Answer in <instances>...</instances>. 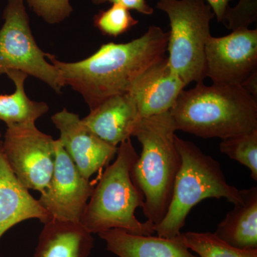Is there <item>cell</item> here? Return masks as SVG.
Here are the masks:
<instances>
[{
    "instance_id": "1",
    "label": "cell",
    "mask_w": 257,
    "mask_h": 257,
    "mask_svg": "<svg viewBox=\"0 0 257 257\" xmlns=\"http://www.w3.org/2000/svg\"><path fill=\"white\" fill-rule=\"evenodd\" d=\"M169 32L152 25L143 35L126 43L104 44L93 55L78 62H62L49 54L64 87L82 96L89 109L108 98L130 92L134 83L165 57Z\"/></svg>"
},
{
    "instance_id": "2",
    "label": "cell",
    "mask_w": 257,
    "mask_h": 257,
    "mask_svg": "<svg viewBox=\"0 0 257 257\" xmlns=\"http://www.w3.org/2000/svg\"><path fill=\"white\" fill-rule=\"evenodd\" d=\"M176 130L199 138H230L257 128V100L241 85L197 83L170 109Z\"/></svg>"
},
{
    "instance_id": "3",
    "label": "cell",
    "mask_w": 257,
    "mask_h": 257,
    "mask_svg": "<svg viewBox=\"0 0 257 257\" xmlns=\"http://www.w3.org/2000/svg\"><path fill=\"white\" fill-rule=\"evenodd\" d=\"M176 131L170 111L140 118L134 128L133 136L143 151L134 164L132 178L144 195V214L155 226L167 214L182 165Z\"/></svg>"
},
{
    "instance_id": "4",
    "label": "cell",
    "mask_w": 257,
    "mask_h": 257,
    "mask_svg": "<svg viewBox=\"0 0 257 257\" xmlns=\"http://www.w3.org/2000/svg\"><path fill=\"white\" fill-rule=\"evenodd\" d=\"M139 157L131 138L119 145L116 160L106 167L93 189L80 224L91 234L112 229L132 234H155V224L137 219L135 211L143 207L144 195L134 183L132 170Z\"/></svg>"
},
{
    "instance_id": "5",
    "label": "cell",
    "mask_w": 257,
    "mask_h": 257,
    "mask_svg": "<svg viewBox=\"0 0 257 257\" xmlns=\"http://www.w3.org/2000/svg\"><path fill=\"white\" fill-rule=\"evenodd\" d=\"M175 144L182 158L176 178L172 201L163 220L155 226L157 236L175 238L191 209L207 198H224L238 204L242 202L241 192L228 183L217 161L204 153L194 143L175 136Z\"/></svg>"
},
{
    "instance_id": "6",
    "label": "cell",
    "mask_w": 257,
    "mask_h": 257,
    "mask_svg": "<svg viewBox=\"0 0 257 257\" xmlns=\"http://www.w3.org/2000/svg\"><path fill=\"white\" fill-rule=\"evenodd\" d=\"M156 8L170 20L167 51L171 71L186 84L206 78L205 47L215 17L204 0H159Z\"/></svg>"
},
{
    "instance_id": "7",
    "label": "cell",
    "mask_w": 257,
    "mask_h": 257,
    "mask_svg": "<svg viewBox=\"0 0 257 257\" xmlns=\"http://www.w3.org/2000/svg\"><path fill=\"white\" fill-rule=\"evenodd\" d=\"M0 29V77L10 70L20 71L48 85L57 94L64 87L58 69L47 60L49 53L38 46L25 0H8Z\"/></svg>"
},
{
    "instance_id": "8",
    "label": "cell",
    "mask_w": 257,
    "mask_h": 257,
    "mask_svg": "<svg viewBox=\"0 0 257 257\" xmlns=\"http://www.w3.org/2000/svg\"><path fill=\"white\" fill-rule=\"evenodd\" d=\"M3 148L10 167L28 189L42 193L50 184L55 163V140L35 123L8 126Z\"/></svg>"
},
{
    "instance_id": "9",
    "label": "cell",
    "mask_w": 257,
    "mask_h": 257,
    "mask_svg": "<svg viewBox=\"0 0 257 257\" xmlns=\"http://www.w3.org/2000/svg\"><path fill=\"white\" fill-rule=\"evenodd\" d=\"M55 150L53 174L39 202L52 219L80 223L94 186L81 175L58 140Z\"/></svg>"
},
{
    "instance_id": "10",
    "label": "cell",
    "mask_w": 257,
    "mask_h": 257,
    "mask_svg": "<svg viewBox=\"0 0 257 257\" xmlns=\"http://www.w3.org/2000/svg\"><path fill=\"white\" fill-rule=\"evenodd\" d=\"M206 77L213 84L241 85L257 69V30H232L211 36L205 47Z\"/></svg>"
},
{
    "instance_id": "11",
    "label": "cell",
    "mask_w": 257,
    "mask_h": 257,
    "mask_svg": "<svg viewBox=\"0 0 257 257\" xmlns=\"http://www.w3.org/2000/svg\"><path fill=\"white\" fill-rule=\"evenodd\" d=\"M52 121L60 131L61 145L84 178L89 179L108 166L116 155L118 147L96 136L83 124L79 114L64 108L52 116Z\"/></svg>"
},
{
    "instance_id": "12",
    "label": "cell",
    "mask_w": 257,
    "mask_h": 257,
    "mask_svg": "<svg viewBox=\"0 0 257 257\" xmlns=\"http://www.w3.org/2000/svg\"><path fill=\"white\" fill-rule=\"evenodd\" d=\"M186 87L171 71L165 57L137 79L128 94L135 101L140 118L148 117L170 111Z\"/></svg>"
},
{
    "instance_id": "13",
    "label": "cell",
    "mask_w": 257,
    "mask_h": 257,
    "mask_svg": "<svg viewBox=\"0 0 257 257\" xmlns=\"http://www.w3.org/2000/svg\"><path fill=\"white\" fill-rule=\"evenodd\" d=\"M31 219H39L44 224L52 220L38 199L32 197L12 170L0 140V239L13 226Z\"/></svg>"
},
{
    "instance_id": "14",
    "label": "cell",
    "mask_w": 257,
    "mask_h": 257,
    "mask_svg": "<svg viewBox=\"0 0 257 257\" xmlns=\"http://www.w3.org/2000/svg\"><path fill=\"white\" fill-rule=\"evenodd\" d=\"M140 116L128 93L108 98L82 119L83 124L103 141L118 147L133 136Z\"/></svg>"
},
{
    "instance_id": "15",
    "label": "cell",
    "mask_w": 257,
    "mask_h": 257,
    "mask_svg": "<svg viewBox=\"0 0 257 257\" xmlns=\"http://www.w3.org/2000/svg\"><path fill=\"white\" fill-rule=\"evenodd\" d=\"M98 234L106 241L108 251L119 257H199L186 246L182 234L165 238L112 229Z\"/></svg>"
},
{
    "instance_id": "16",
    "label": "cell",
    "mask_w": 257,
    "mask_h": 257,
    "mask_svg": "<svg viewBox=\"0 0 257 257\" xmlns=\"http://www.w3.org/2000/svg\"><path fill=\"white\" fill-rule=\"evenodd\" d=\"M92 234L80 223L52 219L44 226L33 257H89Z\"/></svg>"
},
{
    "instance_id": "17",
    "label": "cell",
    "mask_w": 257,
    "mask_h": 257,
    "mask_svg": "<svg viewBox=\"0 0 257 257\" xmlns=\"http://www.w3.org/2000/svg\"><path fill=\"white\" fill-rule=\"evenodd\" d=\"M240 192L242 202L235 204L214 234L233 247L257 249V187Z\"/></svg>"
},
{
    "instance_id": "18",
    "label": "cell",
    "mask_w": 257,
    "mask_h": 257,
    "mask_svg": "<svg viewBox=\"0 0 257 257\" xmlns=\"http://www.w3.org/2000/svg\"><path fill=\"white\" fill-rule=\"evenodd\" d=\"M6 74L14 83L15 90L13 94L0 95V121L7 126L35 123L48 112L50 107L46 102L32 100L25 92L28 74L17 70H10Z\"/></svg>"
},
{
    "instance_id": "19",
    "label": "cell",
    "mask_w": 257,
    "mask_h": 257,
    "mask_svg": "<svg viewBox=\"0 0 257 257\" xmlns=\"http://www.w3.org/2000/svg\"><path fill=\"white\" fill-rule=\"evenodd\" d=\"M182 234L186 246L199 257H257V249L233 247L212 233L189 231Z\"/></svg>"
},
{
    "instance_id": "20",
    "label": "cell",
    "mask_w": 257,
    "mask_h": 257,
    "mask_svg": "<svg viewBox=\"0 0 257 257\" xmlns=\"http://www.w3.org/2000/svg\"><path fill=\"white\" fill-rule=\"evenodd\" d=\"M219 150L247 167L253 180H257V128L223 139L219 144Z\"/></svg>"
},
{
    "instance_id": "21",
    "label": "cell",
    "mask_w": 257,
    "mask_h": 257,
    "mask_svg": "<svg viewBox=\"0 0 257 257\" xmlns=\"http://www.w3.org/2000/svg\"><path fill=\"white\" fill-rule=\"evenodd\" d=\"M139 21L130 10L119 4H111L107 10H101L93 18V24L104 36L117 37L130 31Z\"/></svg>"
},
{
    "instance_id": "22",
    "label": "cell",
    "mask_w": 257,
    "mask_h": 257,
    "mask_svg": "<svg viewBox=\"0 0 257 257\" xmlns=\"http://www.w3.org/2000/svg\"><path fill=\"white\" fill-rule=\"evenodd\" d=\"M32 11L50 25L63 23L70 17L73 8L70 0H26Z\"/></svg>"
},
{
    "instance_id": "23",
    "label": "cell",
    "mask_w": 257,
    "mask_h": 257,
    "mask_svg": "<svg viewBox=\"0 0 257 257\" xmlns=\"http://www.w3.org/2000/svg\"><path fill=\"white\" fill-rule=\"evenodd\" d=\"M257 21V0H239L234 8L229 6L225 12L223 23L228 30L248 28Z\"/></svg>"
},
{
    "instance_id": "24",
    "label": "cell",
    "mask_w": 257,
    "mask_h": 257,
    "mask_svg": "<svg viewBox=\"0 0 257 257\" xmlns=\"http://www.w3.org/2000/svg\"><path fill=\"white\" fill-rule=\"evenodd\" d=\"M111 4H119L130 10H135L145 15H152L154 9L147 3V0H108Z\"/></svg>"
},
{
    "instance_id": "25",
    "label": "cell",
    "mask_w": 257,
    "mask_h": 257,
    "mask_svg": "<svg viewBox=\"0 0 257 257\" xmlns=\"http://www.w3.org/2000/svg\"><path fill=\"white\" fill-rule=\"evenodd\" d=\"M210 6L219 23H223L225 12L232 0H204Z\"/></svg>"
},
{
    "instance_id": "26",
    "label": "cell",
    "mask_w": 257,
    "mask_h": 257,
    "mask_svg": "<svg viewBox=\"0 0 257 257\" xmlns=\"http://www.w3.org/2000/svg\"><path fill=\"white\" fill-rule=\"evenodd\" d=\"M241 87L257 100V69L241 84Z\"/></svg>"
},
{
    "instance_id": "27",
    "label": "cell",
    "mask_w": 257,
    "mask_h": 257,
    "mask_svg": "<svg viewBox=\"0 0 257 257\" xmlns=\"http://www.w3.org/2000/svg\"><path fill=\"white\" fill-rule=\"evenodd\" d=\"M91 2L94 5H100L106 3V2H108V0H91Z\"/></svg>"
},
{
    "instance_id": "28",
    "label": "cell",
    "mask_w": 257,
    "mask_h": 257,
    "mask_svg": "<svg viewBox=\"0 0 257 257\" xmlns=\"http://www.w3.org/2000/svg\"><path fill=\"white\" fill-rule=\"evenodd\" d=\"M1 137H2V135H1V133H0V138H1Z\"/></svg>"
},
{
    "instance_id": "29",
    "label": "cell",
    "mask_w": 257,
    "mask_h": 257,
    "mask_svg": "<svg viewBox=\"0 0 257 257\" xmlns=\"http://www.w3.org/2000/svg\"><path fill=\"white\" fill-rule=\"evenodd\" d=\"M0 257H1V256H0Z\"/></svg>"
}]
</instances>
